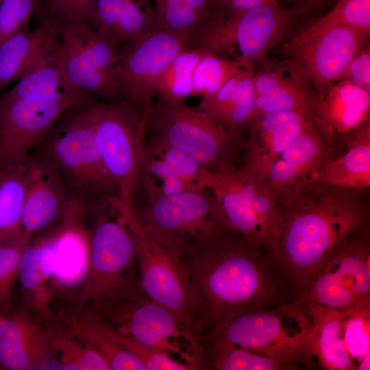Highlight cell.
<instances>
[{
    "label": "cell",
    "mask_w": 370,
    "mask_h": 370,
    "mask_svg": "<svg viewBox=\"0 0 370 370\" xmlns=\"http://www.w3.org/2000/svg\"><path fill=\"white\" fill-rule=\"evenodd\" d=\"M180 255L189 317L202 345L245 312L295 299L266 249L236 232Z\"/></svg>",
    "instance_id": "obj_1"
},
{
    "label": "cell",
    "mask_w": 370,
    "mask_h": 370,
    "mask_svg": "<svg viewBox=\"0 0 370 370\" xmlns=\"http://www.w3.org/2000/svg\"><path fill=\"white\" fill-rule=\"evenodd\" d=\"M279 206L282 223L272 261L295 296L337 245L369 227V188L312 182Z\"/></svg>",
    "instance_id": "obj_2"
},
{
    "label": "cell",
    "mask_w": 370,
    "mask_h": 370,
    "mask_svg": "<svg viewBox=\"0 0 370 370\" xmlns=\"http://www.w3.org/2000/svg\"><path fill=\"white\" fill-rule=\"evenodd\" d=\"M211 340L230 342L293 369L313 367L317 360L313 321L304 306L293 301L245 312Z\"/></svg>",
    "instance_id": "obj_3"
},
{
    "label": "cell",
    "mask_w": 370,
    "mask_h": 370,
    "mask_svg": "<svg viewBox=\"0 0 370 370\" xmlns=\"http://www.w3.org/2000/svg\"><path fill=\"white\" fill-rule=\"evenodd\" d=\"M102 160L116 184L121 207H134L132 195L147 143L151 105L129 100L83 103Z\"/></svg>",
    "instance_id": "obj_4"
},
{
    "label": "cell",
    "mask_w": 370,
    "mask_h": 370,
    "mask_svg": "<svg viewBox=\"0 0 370 370\" xmlns=\"http://www.w3.org/2000/svg\"><path fill=\"white\" fill-rule=\"evenodd\" d=\"M83 103L65 111L56 121L45 138L47 155L72 189L71 196L87 204L91 200L98 205L119 201L118 188L104 166Z\"/></svg>",
    "instance_id": "obj_5"
},
{
    "label": "cell",
    "mask_w": 370,
    "mask_h": 370,
    "mask_svg": "<svg viewBox=\"0 0 370 370\" xmlns=\"http://www.w3.org/2000/svg\"><path fill=\"white\" fill-rule=\"evenodd\" d=\"M88 206L79 198L70 196L60 221L43 235L51 273V306L56 314V305L61 306L60 319L81 311L90 300Z\"/></svg>",
    "instance_id": "obj_6"
},
{
    "label": "cell",
    "mask_w": 370,
    "mask_h": 370,
    "mask_svg": "<svg viewBox=\"0 0 370 370\" xmlns=\"http://www.w3.org/2000/svg\"><path fill=\"white\" fill-rule=\"evenodd\" d=\"M135 211L149 232L180 254L234 232L206 186L148 201Z\"/></svg>",
    "instance_id": "obj_7"
},
{
    "label": "cell",
    "mask_w": 370,
    "mask_h": 370,
    "mask_svg": "<svg viewBox=\"0 0 370 370\" xmlns=\"http://www.w3.org/2000/svg\"><path fill=\"white\" fill-rule=\"evenodd\" d=\"M147 127L150 138L180 150L209 171L234 165L243 150V138L185 102L171 104L160 98L150 107Z\"/></svg>",
    "instance_id": "obj_8"
},
{
    "label": "cell",
    "mask_w": 370,
    "mask_h": 370,
    "mask_svg": "<svg viewBox=\"0 0 370 370\" xmlns=\"http://www.w3.org/2000/svg\"><path fill=\"white\" fill-rule=\"evenodd\" d=\"M349 310L370 307V231L365 228L337 245L310 276L293 301Z\"/></svg>",
    "instance_id": "obj_9"
},
{
    "label": "cell",
    "mask_w": 370,
    "mask_h": 370,
    "mask_svg": "<svg viewBox=\"0 0 370 370\" xmlns=\"http://www.w3.org/2000/svg\"><path fill=\"white\" fill-rule=\"evenodd\" d=\"M99 208L91 230L90 300L92 304L114 299L145 297L134 278L136 261L134 235L117 201Z\"/></svg>",
    "instance_id": "obj_10"
},
{
    "label": "cell",
    "mask_w": 370,
    "mask_h": 370,
    "mask_svg": "<svg viewBox=\"0 0 370 370\" xmlns=\"http://www.w3.org/2000/svg\"><path fill=\"white\" fill-rule=\"evenodd\" d=\"M52 56L66 81L77 90L107 101L122 95L116 76L117 47L87 21L61 23Z\"/></svg>",
    "instance_id": "obj_11"
},
{
    "label": "cell",
    "mask_w": 370,
    "mask_h": 370,
    "mask_svg": "<svg viewBox=\"0 0 370 370\" xmlns=\"http://www.w3.org/2000/svg\"><path fill=\"white\" fill-rule=\"evenodd\" d=\"M92 309L110 326L142 344L179 354L197 369V360L182 349L184 342L201 359L203 346L195 332L174 312L147 297L114 299L93 304Z\"/></svg>",
    "instance_id": "obj_12"
},
{
    "label": "cell",
    "mask_w": 370,
    "mask_h": 370,
    "mask_svg": "<svg viewBox=\"0 0 370 370\" xmlns=\"http://www.w3.org/2000/svg\"><path fill=\"white\" fill-rule=\"evenodd\" d=\"M119 210L134 237L144 294L174 312L195 332L189 317L188 283L180 253L149 232L138 219L134 207Z\"/></svg>",
    "instance_id": "obj_13"
},
{
    "label": "cell",
    "mask_w": 370,
    "mask_h": 370,
    "mask_svg": "<svg viewBox=\"0 0 370 370\" xmlns=\"http://www.w3.org/2000/svg\"><path fill=\"white\" fill-rule=\"evenodd\" d=\"M300 13L295 7H282L277 0L235 12L225 17L202 47L214 53L233 54L236 45L239 52L236 58L255 65L282 41Z\"/></svg>",
    "instance_id": "obj_14"
},
{
    "label": "cell",
    "mask_w": 370,
    "mask_h": 370,
    "mask_svg": "<svg viewBox=\"0 0 370 370\" xmlns=\"http://www.w3.org/2000/svg\"><path fill=\"white\" fill-rule=\"evenodd\" d=\"M369 37L342 25L306 27L284 48L301 65L318 92L341 79L352 59L369 45Z\"/></svg>",
    "instance_id": "obj_15"
},
{
    "label": "cell",
    "mask_w": 370,
    "mask_h": 370,
    "mask_svg": "<svg viewBox=\"0 0 370 370\" xmlns=\"http://www.w3.org/2000/svg\"><path fill=\"white\" fill-rule=\"evenodd\" d=\"M125 42L117 49L116 76L122 95L138 104L150 103L160 77L174 58L190 47L189 44L163 29Z\"/></svg>",
    "instance_id": "obj_16"
},
{
    "label": "cell",
    "mask_w": 370,
    "mask_h": 370,
    "mask_svg": "<svg viewBox=\"0 0 370 370\" xmlns=\"http://www.w3.org/2000/svg\"><path fill=\"white\" fill-rule=\"evenodd\" d=\"M72 107L56 101L0 96V168L25 161Z\"/></svg>",
    "instance_id": "obj_17"
},
{
    "label": "cell",
    "mask_w": 370,
    "mask_h": 370,
    "mask_svg": "<svg viewBox=\"0 0 370 370\" xmlns=\"http://www.w3.org/2000/svg\"><path fill=\"white\" fill-rule=\"evenodd\" d=\"M312 125V108L258 112L249 120L244 140L242 171L261 182L276 158L307 127Z\"/></svg>",
    "instance_id": "obj_18"
},
{
    "label": "cell",
    "mask_w": 370,
    "mask_h": 370,
    "mask_svg": "<svg viewBox=\"0 0 370 370\" xmlns=\"http://www.w3.org/2000/svg\"><path fill=\"white\" fill-rule=\"evenodd\" d=\"M369 121L370 94L350 82L340 79L317 92L312 123L333 158L343 151L354 132Z\"/></svg>",
    "instance_id": "obj_19"
},
{
    "label": "cell",
    "mask_w": 370,
    "mask_h": 370,
    "mask_svg": "<svg viewBox=\"0 0 370 370\" xmlns=\"http://www.w3.org/2000/svg\"><path fill=\"white\" fill-rule=\"evenodd\" d=\"M25 307L13 306L0 313V367L41 369L54 353L50 325Z\"/></svg>",
    "instance_id": "obj_20"
},
{
    "label": "cell",
    "mask_w": 370,
    "mask_h": 370,
    "mask_svg": "<svg viewBox=\"0 0 370 370\" xmlns=\"http://www.w3.org/2000/svg\"><path fill=\"white\" fill-rule=\"evenodd\" d=\"M333 158L313 123L275 160L261 182L275 195L278 205L314 182L321 166Z\"/></svg>",
    "instance_id": "obj_21"
},
{
    "label": "cell",
    "mask_w": 370,
    "mask_h": 370,
    "mask_svg": "<svg viewBox=\"0 0 370 370\" xmlns=\"http://www.w3.org/2000/svg\"><path fill=\"white\" fill-rule=\"evenodd\" d=\"M254 73L256 111L276 112L312 109L317 92L301 65L289 58L266 57Z\"/></svg>",
    "instance_id": "obj_22"
},
{
    "label": "cell",
    "mask_w": 370,
    "mask_h": 370,
    "mask_svg": "<svg viewBox=\"0 0 370 370\" xmlns=\"http://www.w3.org/2000/svg\"><path fill=\"white\" fill-rule=\"evenodd\" d=\"M199 181L215 195L231 229L264 247L253 203L255 179L235 165H230L214 171L202 169Z\"/></svg>",
    "instance_id": "obj_23"
},
{
    "label": "cell",
    "mask_w": 370,
    "mask_h": 370,
    "mask_svg": "<svg viewBox=\"0 0 370 370\" xmlns=\"http://www.w3.org/2000/svg\"><path fill=\"white\" fill-rule=\"evenodd\" d=\"M28 173L21 227L32 236L58 223L64 212L68 196L63 177L53 162L28 157Z\"/></svg>",
    "instance_id": "obj_24"
},
{
    "label": "cell",
    "mask_w": 370,
    "mask_h": 370,
    "mask_svg": "<svg viewBox=\"0 0 370 370\" xmlns=\"http://www.w3.org/2000/svg\"><path fill=\"white\" fill-rule=\"evenodd\" d=\"M87 22L116 47L163 29L149 0H94Z\"/></svg>",
    "instance_id": "obj_25"
},
{
    "label": "cell",
    "mask_w": 370,
    "mask_h": 370,
    "mask_svg": "<svg viewBox=\"0 0 370 370\" xmlns=\"http://www.w3.org/2000/svg\"><path fill=\"white\" fill-rule=\"evenodd\" d=\"M154 1L161 27L186 40L190 47H202L226 17L217 0Z\"/></svg>",
    "instance_id": "obj_26"
},
{
    "label": "cell",
    "mask_w": 370,
    "mask_h": 370,
    "mask_svg": "<svg viewBox=\"0 0 370 370\" xmlns=\"http://www.w3.org/2000/svg\"><path fill=\"white\" fill-rule=\"evenodd\" d=\"M254 66L244 65L217 92L202 97L197 106L240 138L256 111Z\"/></svg>",
    "instance_id": "obj_27"
},
{
    "label": "cell",
    "mask_w": 370,
    "mask_h": 370,
    "mask_svg": "<svg viewBox=\"0 0 370 370\" xmlns=\"http://www.w3.org/2000/svg\"><path fill=\"white\" fill-rule=\"evenodd\" d=\"M58 24L47 19L34 31L21 29L0 44V92L40 62L56 41Z\"/></svg>",
    "instance_id": "obj_28"
},
{
    "label": "cell",
    "mask_w": 370,
    "mask_h": 370,
    "mask_svg": "<svg viewBox=\"0 0 370 370\" xmlns=\"http://www.w3.org/2000/svg\"><path fill=\"white\" fill-rule=\"evenodd\" d=\"M51 273L42 236L32 241L23 250L18 266L23 306L47 324L60 321L51 306Z\"/></svg>",
    "instance_id": "obj_29"
},
{
    "label": "cell",
    "mask_w": 370,
    "mask_h": 370,
    "mask_svg": "<svg viewBox=\"0 0 370 370\" xmlns=\"http://www.w3.org/2000/svg\"><path fill=\"white\" fill-rule=\"evenodd\" d=\"M313 182L349 189L370 188V121L354 132L342 153L321 166Z\"/></svg>",
    "instance_id": "obj_30"
},
{
    "label": "cell",
    "mask_w": 370,
    "mask_h": 370,
    "mask_svg": "<svg viewBox=\"0 0 370 370\" xmlns=\"http://www.w3.org/2000/svg\"><path fill=\"white\" fill-rule=\"evenodd\" d=\"M67 331L101 355L113 370H146L143 364L113 338L110 325L92 309L62 319Z\"/></svg>",
    "instance_id": "obj_31"
},
{
    "label": "cell",
    "mask_w": 370,
    "mask_h": 370,
    "mask_svg": "<svg viewBox=\"0 0 370 370\" xmlns=\"http://www.w3.org/2000/svg\"><path fill=\"white\" fill-rule=\"evenodd\" d=\"M53 45L37 66L22 77L14 86L2 96L7 98L56 101L72 106L89 100V95L73 88L66 81L53 58Z\"/></svg>",
    "instance_id": "obj_32"
},
{
    "label": "cell",
    "mask_w": 370,
    "mask_h": 370,
    "mask_svg": "<svg viewBox=\"0 0 370 370\" xmlns=\"http://www.w3.org/2000/svg\"><path fill=\"white\" fill-rule=\"evenodd\" d=\"M304 308L314 323V352L319 365L327 370H357L343 339L347 310L316 305Z\"/></svg>",
    "instance_id": "obj_33"
},
{
    "label": "cell",
    "mask_w": 370,
    "mask_h": 370,
    "mask_svg": "<svg viewBox=\"0 0 370 370\" xmlns=\"http://www.w3.org/2000/svg\"><path fill=\"white\" fill-rule=\"evenodd\" d=\"M27 159L0 168V245L24 234L21 223L27 183Z\"/></svg>",
    "instance_id": "obj_34"
},
{
    "label": "cell",
    "mask_w": 370,
    "mask_h": 370,
    "mask_svg": "<svg viewBox=\"0 0 370 370\" xmlns=\"http://www.w3.org/2000/svg\"><path fill=\"white\" fill-rule=\"evenodd\" d=\"M203 367L215 370H292L286 364L227 341L203 344Z\"/></svg>",
    "instance_id": "obj_35"
},
{
    "label": "cell",
    "mask_w": 370,
    "mask_h": 370,
    "mask_svg": "<svg viewBox=\"0 0 370 370\" xmlns=\"http://www.w3.org/2000/svg\"><path fill=\"white\" fill-rule=\"evenodd\" d=\"M137 180L147 195L148 201L197 188L188 184L164 158L147 145Z\"/></svg>",
    "instance_id": "obj_36"
},
{
    "label": "cell",
    "mask_w": 370,
    "mask_h": 370,
    "mask_svg": "<svg viewBox=\"0 0 370 370\" xmlns=\"http://www.w3.org/2000/svg\"><path fill=\"white\" fill-rule=\"evenodd\" d=\"M208 51L204 47H188L181 51L162 73L156 86L160 99L171 104L185 102L191 96L195 69Z\"/></svg>",
    "instance_id": "obj_37"
},
{
    "label": "cell",
    "mask_w": 370,
    "mask_h": 370,
    "mask_svg": "<svg viewBox=\"0 0 370 370\" xmlns=\"http://www.w3.org/2000/svg\"><path fill=\"white\" fill-rule=\"evenodd\" d=\"M53 352L58 353V369L67 370H110L105 359L57 324L50 325Z\"/></svg>",
    "instance_id": "obj_38"
},
{
    "label": "cell",
    "mask_w": 370,
    "mask_h": 370,
    "mask_svg": "<svg viewBox=\"0 0 370 370\" xmlns=\"http://www.w3.org/2000/svg\"><path fill=\"white\" fill-rule=\"evenodd\" d=\"M245 64L238 58L208 51L193 72L191 96L206 97L214 94Z\"/></svg>",
    "instance_id": "obj_39"
},
{
    "label": "cell",
    "mask_w": 370,
    "mask_h": 370,
    "mask_svg": "<svg viewBox=\"0 0 370 370\" xmlns=\"http://www.w3.org/2000/svg\"><path fill=\"white\" fill-rule=\"evenodd\" d=\"M32 237L25 234L0 245V313L10 308L22 253Z\"/></svg>",
    "instance_id": "obj_40"
},
{
    "label": "cell",
    "mask_w": 370,
    "mask_h": 370,
    "mask_svg": "<svg viewBox=\"0 0 370 370\" xmlns=\"http://www.w3.org/2000/svg\"><path fill=\"white\" fill-rule=\"evenodd\" d=\"M331 25H342L370 35V0H337L325 15L306 27L317 29Z\"/></svg>",
    "instance_id": "obj_41"
},
{
    "label": "cell",
    "mask_w": 370,
    "mask_h": 370,
    "mask_svg": "<svg viewBox=\"0 0 370 370\" xmlns=\"http://www.w3.org/2000/svg\"><path fill=\"white\" fill-rule=\"evenodd\" d=\"M370 307L347 310L343 321V339L346 349L356 367L370 354Z\"/></svg>",
    "instance_id": "obj_42"
},
{
    "label": "cell",
    "mask_w": 370,
    "mask_h": 370,
    "mask_svg": "<svg viewBox=\"0 0 370 370\" xmlns=\"http://www.w3.org/2000/svg\"><path fill=\"white\" fill-rule=\"evenodd\" d=\"M110 328L116 341L138 358L145 367L146 370L197 369L192 364L176 360L172 358L171 355L145 345L133 337L119 332L110 325Z\"/></svg>",
    "instance_id": "obj_43"
},
{
    "label": "cell",
    "mask_w": 370,
    "mask_h": 370,
    "mask_svg": "<svg viewBox=\"0 0 370 370\" xmlns=\"http://www.w3.org/2000/svg\"><path fill=\"white\" fill-rule=\"evenodd\" d=\"M39 0H1L0 2V44L23 29L37 10Z\"/></svg>",
    "instance_id": "obj_44"
},
{
    "label": "cell",
    "mask_w": 370,
    "mask_h": 370,
    "mask_svg": "<svg viewBox=\"0 0 370 370\" xmlns=\"http://www.w3.org/2000/svg\"><path fill=\"white\" fill-rule=\"evenodd\" d=\"M51 12L61 23L88 21L94 0H46Z\"/></svg>",
    "instance_id": "obj_45"
},
{
    "label": "cell",
    "mask_w": 370,
    "mask_h": 370,
    "mask_svg": "<svg viewBox=\"0 0 370 370\" xmlns=\"http://www.w3.org/2000/svg\"><path fill=\"white\" fill-rule=\"evenodd\" d=\"M341 79H345L370 94V47L361 49L346 68Z\"/></svg>",
    "instance_id": "obj_46"
},
{
    "label": "cell",
    "mask_w": 370,
    "mask_h": 370,
    "mask_svg": "<svg viewBox=\"0 0 370 370\" xmlns=\"http://www.w3.org/2000/svg\"><path fill=\"white\" fill-rule=\"evenodd\" d=\"M273 0H225L222 3V8L227 16L237 12L263 5Z\"/></svg>",
    "instance_id": "obj_47"
},
{
    "label": "cell",
    "mask_w": 370,
    "mask_h": 370,
    "mask_svg": "<svg viewBox=\"0 0 370 370\" xmlns=\"http://www.w3.org/2000/svg\"><path fill=\"white\" fill-rule=\"evenodd\" d=\"M297 3L295 8L299 9L302 12L310 8L317 7L329 0H295Z\"/></svg>",
    "instance_id": "obj_48"
},
{
    "label": "cell",
    "mask_w": 370,
    "mask_h": 370,
    "mask_svg": "<svg viewBox=\"0 0 370 370\" xmlns=\"http://www.w3.org/2000/svg\"><path fill=\"white\" fill-rule=\"evenodd\" d=\"M370 354L365 356L358 364L357 370L369 369Z\"/></svg>",
    "instance_id": "obj_49"
},
{
    "label": "cell",
    "mask_w": 370,
    "mask_h": 370,
    "mask_svg": "<svg viewBox=\"0 0 370 370\" xmlns=\"http://www.w3.org/2000/svg\"><path fill=\"white\" fill-rule=\"evenodd\" d=\"M1 1V0H0V2Z\"/></svg>",
    "instance_id": "obj_50"
}]
</instances>
